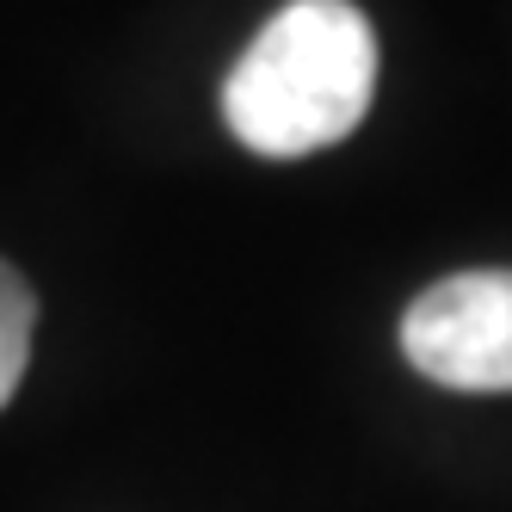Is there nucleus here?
Returning <instances> with one entry per match:
<instances>
[{"mask_svg": "<svg viewBox=\"0 0 512 512\" xmlns=\"http://www.w3.org/2000/svg\"><path fill=\"white\" fill-rule=\"evenodd\" d=\"M377 93V31L352 0H290L223 81V118L241 149L297 161L346 142Z\"/></svg>", "mask_w": 512, "mask_h": 512, "instance_id": "f257e3e1", "label": "nucleus"}, {"mask_svg": "<svg viewBox=\"0 0 512 512\" xmlns=\"http://www.w3.org/2000/svg\"><path fill=\"white\" fill-rule=\"evenodd\" d=\"M401 352L438 389L512 395V272L426 284L401 315Z\"/></svg>", "mask_w": 512, "mask_h": 512, "instance_id": "f03ea898", "label": "nucleus"}, {"mask_svg": "<svg viewBox=\"0 0 512 512\" xmlns=\"http://www.w3.org/2000/svg\"><path fill=\"white\" fill-rule=\"evenodd\" d=\"M31 340H38V290L0 260V408H7L25 383Z\"/></svg>", "mask_w": 512, "mask_h": 512, "instance_id": "7ed1b4c3", "label": "nucleus"}]
</instances>
